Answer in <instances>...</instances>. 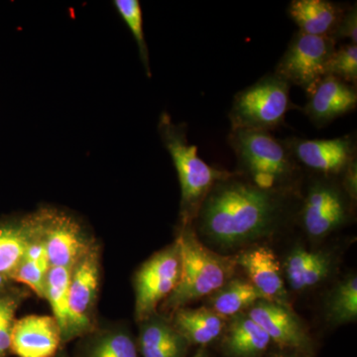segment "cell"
<instances>
[{"label":"cell","instance_id":"1","mask_svg":"<svg viewBox=\"0 0 357 357\" xmlns=\"http://www.w3.org/2000/svg\"><path fill=\"white\" fill-rule=\"evenodd\" d=\"M288 192L263 190L234 172L218 181L199 206V229L230 248L267 236L283 222Z\"/></svg>","mask_w":357,"mask_h":357},{"label":"cell","instance_id":"2","mask_svg":"<svg viewBox=\"0 0 357 357\" xmlns=\"http://www.w3.org/2000/svg\"><path fill=\"white\" fill-rule=\"evenodd\" d=\"M241 177L263 190L289 192L303 169L282 139L268 131L231 129L227 137Z\"/></svg>","mask_w":357,"mask_h":357},{"label":"cell","instance_id":"3","mask_svg":"<svg viewBox=\"0 0 357 357\" xmlns=\"http://www.w3.org/2000/svg\"><path fill=\"white\" fill-rule=\"evenodd\" d=\"M181 258L180 279L164 302V309L177 311L194 301L210 296L232 279L236 259L213 252L185 225L177 239Z\"/></svg>","mask_w":357,"mask_h":357},{"label":"cell","instance_id":"4","mask_svg":"<svg viewBox=\"0 0 357 357\" xmlns=\"http://www.w3.org/2000/svg\"><path fill=\"white\" fill-rule=\"evenodd\" d=\"M158 131L177 171L182 194V213L188 223L198 215L199 206L213 185L234 173L215 168L199 158L198 147L190 144L188 140L187 126L175 123L167 112L160 115Z\"/></svg>","mask_w":357,"mask_h":357},{"label":"cell","instance_id":"5","mask_svg":"<svg viewBox=\"0 0 357 357\" xmlns=\"http://www.w3.org/2000/svg\"><path fill=\"white\" fill-rule=\"evenodd\" d=\"M291 84L275 73L237 93L229 112L231 129L271 132L285 123L286 114L296 105L291 102Z\"/></svg>","mask_w":357,"mask_h":357},{"label":"cell","instance_id":"6","mask_svg":"<svg viewBox=\"0 0 357 357\" xmlns=\"http://www.w3.org/2000/svg\"><path fill=\"white\" fill-rule=\"evenodd\" d=\"M351 203L338 177L312 174L301 204L303 227L314 238L328 236L347 222Z\"/></svg>","mask_w":357,"mask_h":357},{"label":"cell","instance_id":"7","mask_svg":"<svg viewBox=\"0 0 357 357\" xmlns=\"http://www.w3.org/2000/svg\"><path fill=\"white\" fill-rule=\"evenodd\" d=\"M337 49L330 37L312 36L297 31L274 73L307 93L324 76L326 66Z\"/></svg>","mask_w":357,"mask_h":357},{"label":"cell","instance_id":"8","mask_svg":"<svg viewBox=\"0 0 357 357\" xmlns=\"http://www.w3.org/2000/svg\"><path fill=\"white\" fill-rule=\"evenodd\" d=\"M181 274L180 251L177 241L152 256L138 270L134 280L135 316L146 321L153 316L162 301L177 286Z\"/></svg>","mask_w":357,"mask_h":357},{"label":"cell","instance_id":"9","mask_svg":"<svg viewBox=\"0 0 357 357\" xmlns=\"http://www.w3.org/2000/svg\"><path fill=\"white\" fill-rule=\"evenodd\" d=\"M51 267L70 268L91 248L81 225L61 211H40L32 215Z\"/></svg>","mask_w":357,"mask_h":357},{"label":"cell","instance_id":"10","mask_svg":"<svg viewBox=\"0 0 357 357\" xmlns=\"http://www.w3.org/2000/svg\"><path fill=\"white\" fill-rule=\"evenodd\" d=\"M303 170L318 175L340 177L345 168L356 159V133L332 139H282Z\"/></svg>","mask_w":357,"mask_h":357},{"label":"cell","instance_id":"11","mask_svg":"<svg viewBox=\"0 0 357 357\" xmlns=\"http://www.w3.org/2000/svg\"><path fill=\"white\" fill-rule=\"evenodd\" d=\"M100 257L95 246H91L70 270V323L66 342L88 333L93 326L91 316L100 286Z\"/></svg>","mask_w":357,"mask_h":357},{"label":"cell","instance_id":"12","mask_svg":"<svg viewBox=\"0 0 357 357\" xmlns=\"http://www.w3.org/2000/svg\"><path fill=\"white\" fill-rule=\"evenodd\" d=\"M306 95L307 102L302 110L319 128L351 114L357 107L356 86L333 76L321 77Z\"/></svg>","mask_w":357,"mask_h":357},{"label":"cell","instance_id":"13","mask_svg":"<svg viewBox=\"0 0 357 357\" xmlns=\"http://www.w3.org/2000/svg\"><path fill=\"white\" fill-rule=\"evenodd\" d=\"M246 314L277 344L303 354H311V340L292 307L260 300L249 307Z\"/></svg>","mask_w":357,"mask_h":357},{"label":"cell","instance_id":"14","mask_svg":"<svg viewBox=\"0 0 357 357\" xmlns=\"http://www.w3.org/2000/svg\"><path fill=\"white\" fill-rule=\"evenodd\" d=\"M62 344L57 321L50 316H32L14 321L10 349L18 357H56Z\"/></svg>","mask_w":357,"mask_h":357},{"label":"cell","instance_id":"15","mask_svg":"<svg viewBox=\"0 0 357 357\" xmlns=\"http://www.w3.org/2000/svg\"><path fill=\"white\" fill-rule=\"evenodd\" d=\"M236 265L243 268L264 300L291 307L287 289L285 287L280 264L271 249L256 246L237 256Z\"/></svg>","mask_w":357,"mask_h":357},{"label":"cell","instance_id":"16","mask_svg":"<svg viewBox=\"0 0 357 357\" xmlns=\"http://www.w3.org/2000/svg\"><path fill=\"white\" fill-rule=\"evenodd\" d=\"M347 6L330 0H292L287 13L298 31L331 38Z\"/></svg>","mask_w":357,"mask_h":357},{"label":"cell","instance_id":"17","mask_svg":"<svg viewBox=\"0 0 357 357\" xmlns=\"http://www.w3.org/2000/svg\"><path fill=\"white\" fill-rule=\"evenodd\" d=\"M270 342L271 340L261 326L243 312L231 317L223 349L231 357H259L266 351Z\"/></svg>","mask_w":357,"mask_h":357},{"label":"cell","instance_id":"18","mask_svg":"<svg viewBox=\"0 0 357 357\" xmlns=\"http://www.w3.org/2000/svg\"><path fill=\"white\" fill-rule=\"evenodd\" d=\"M172 326L189 344L206 345L222 335L225 318L211 307H181L175 311Z\"/></svg>","mask_w":357,"mask_h":357},{"label":"cell","instance_id":"19","mask_svg":"<svg viewBox=\"0 0 357 357\" xmlns=\"http://www.w3.org/2000/svg\"><path fill=\"white\" fill-rule=\"evenodd\" d=\"M332 269V260L323 252H311L297 248L285 263L286 277L295 291L307 290L325 280Z\"/></svg>","mask_w":357,"mask_h":357},{"label":"cell","instance_id":"20","mask_svg":"<svg viewBox=\"0 0 357 357\" xmlns=\"http://www.w3.org/2000/svg\"><path fill=\"white\" fill-rule=\"evenodd\" d=\"M35 236L32 217L0 223V275L10 279Z\"/></svg>","mask_w":357,"mask_h":357},{"label":"cell","instance_id":"21","mask_svg":"<svg viewBox=\"0 0 357 357\" xmlns=\"http://www.w3.org/2000/svg\"><path fill=\"white\" fill-rule=\"evenodd\" d=\"M187 344L164 319L150 317L141 328L139 351L142 357H182Z\"/></svg>","mask_w":357,"mask_h":357},{"label":"cell","instance_id":"22","mask_svg":"<svg viewBox=\"0 0 357 357\" xmlns=\"http://www.w3.org/2000/svg\"><path fill=\"white\" fill-rule=\"evenodd\" d=\"M36 227V225H35ZM51 265L47 255L46 248L41 237L37 232L31 243L26 249L23 259L11 275L10 279L17 283L27 286L39 298L45 299L46 278Z\"/></svg>","mask_w":357,"mask_h":357},{"label":"cell","instance_id":"23","mask_svg":"<svg viewBox=\"0 0 357 357\" xmlns=\"http://www.w3.org/2000/svg\"><path fill=\"white\" fill-rule=\"evenodd\" d=\"M260 300L264 298L250 281L232 278L211 294L210 307L225 318L243 312Z\"/></svg>","mask_w":357,"mask_h":357},{"label":"cell","instance_id":"24","mask_svg":"<svg viewBox=\"0 0 357 357\" xmlns=\"http://www.w3.org/2000/svg\"><path fill=\"white\" fill-rule=\"evenodd\" d=\"M70 268L51 267L47 274L45 299L50 304L53 318L57 321L62 342L67 340L69 331V283Z\"/></svg>","mask_w":357,"mask_h":357},{"label":"cell","instance_id":"25","mask_svg":"<svg viewBox=\"0 0 357 357\" xmlns=\"http://www.w3.org/2000/svg\"><path fill=\"white\" fill-rule=\"evenodd\" d=\"M326 317L335 325L351 323L357 318V278L351 275L333 289L326 304Z\"/></svg>","mask_w":357,"mask_h":357},{"label":"cell","instance_id":"26","mask_svg":"<svg viewBox=\"0 0 357 357\" xmlns=\"http://www.w3.org/2000/svg\"><path fill=\"white\" fill-rule=\"evenodd\" d=\"M84 357H138L137 347L128 333L109 332L96 338Z\"/></svg>","mask_w":357,"mask_h":357},{"label":"cell","instance_id":"27","mask_svg":"<svg viewBox=\"0 0 357 357\" xmlns=\"http://www.w3.org/2000/svg\"><path fill=\"white\" fill-rule=\"evenodd\" d=\"M117 13L126 23L129 30L132 33L134 40L138 46L139 56L148 77H151L149 64V52L144 31H143V16L140 2L138 0H115L114 2Z\"/></svg>","mask_w":357,"mask_h":357},{"label":"cell","instance_id":"28","mask_svg":"<svg viewBox=\"0 0 357 357\" xmlns=\"http://www.w3.org/2000/svg\"><path fill=\"white\" fill-rule=\"evenodd\" d=\"M325 76H333L345 83L357 84V45H342L335 49L326 66Z\"/></svg>","mask_w":357,"mask_h":357},{"label":"cell","instance_id":"29","mask_svg":"<svg viewBox=\"0 0 357 357\" xmlns=\"http://www.w3.org/2000/svg\"><path fill=\"white\" fill-rule=\"evenodd\" d=\"M21 299L22 296L18 294L0 295V357H6L10 351L11 333L15 321L14 317Z\"/></svg>","mask_w":357,"mask_h":357},{"label":"cell","instance_id":"30","mask_svg":"<svg viewBox=\"0 0 357 357\" xmlns=\"http://www.w3.org/2000/svg\"><path fill=\"white\" fill-rule=\"evenodd\" d=\"M337 44L342 40L349 39L351 43H357V6H347L340 22L331 37Z\"/></svg>","mask_w":357,"mask_h":357},{"label":"cell","instance_id":"31","mask_svg":"<svg viewBox=\"0 0 357 357\" xmlns=\"http://www.w3.org/2000/svg\"><path fill=\"white\" fill-rule=\"evenodd\" d=\"M340 182L344 192L351 199L352 203L356 202L357 197V160H354L349 166L345 168L344 172L340 174Z\"/></svg>","mask_w":357,"mask_h":357},{"label":"cell","instance_id":"32","mask_svg":"<svg viewBox=\"0 0 357 357\" xmlns=\"http://www.w3.org/2000/svg\"><path fill=\"white\" fill-rule=\"evenodd\" d=\"M8 279V277L2 276V275H0V295H1L4 289H6Z\"/></svg>","mask_w":357,"mask_h":357},{"label":"cell","instance_id":"33","mask_svg":"<svg viewBox=\"0 0 357 357\" xmlns=\"http://www.w3.org/2000/svg\"><path fill=\"white\" fill-rule=\"evenodd\" d=\"M192 357H206V349H199V351H197V354H195V356Z\"/></svg>","mask_w":357,"mask_h":357},{"label":"cell","instance_id":"34","mask_svg":"<svg viewBox=\"0 0 357 357\" xmlns=\"http://www.w3.org/2000/svg\"><path fill=\"white\" fill-rule=\"evenodd\" d=\"M272 357H295V356H290V354H274V356Z\"/></svg>","mask_w":357,"mask_h":357},{"label":"cell","instance_id":"35","mask_svg":"<svg viewBox=\"0 0 357 357\" xmlns=\"http://www.w3.org/2000/svg\"><path fill=\"white\" fill-rule=\"evenodd\" d=\"M56 357H66V356H57Z\"/></svg>","mask_w":357,"mask_h":357}]
</instances>
